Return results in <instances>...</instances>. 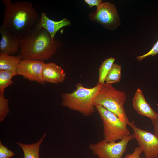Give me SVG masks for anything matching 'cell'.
I'll return each mask as SVG.
<instances>
[{
  "instance_id": "cell-6",
  "label": "cell",
  "mask_w": 158,
  "mask_h": 158,
  "mask_svg": "<svg viewBox=\"0 0 158 158\" xmlns=\"http://www.w3.org/2000/svg\"><path fill=\"white\" fill-rule=\"evenodd\" d=\"M133 139L131 135L118 142H107L103 140L90 144L89 148L99 158H122L129 142Z\"/></svg>"
},
{
  "instance_id": "cell-15",
  "label": "cell",
  "mask_w": 158,
  "mask_h": 158,
  "mask_svg": "<svg viewBox=\"0 0 158 158\" xmlns=\"http://www.w3.org/2000/svg\"><path fill=\"white\" fill-rule=\"evenodd\" d=\"M46 135V133H45L38 142L32 144H25L18 142H16L17 145L23 151V158H40L39 151L40 146Z\"/></svg>"
},
{
  "instance_id": "cell-23",
  "label": "cell",
  "mask_w": 158,
  "mask_h": 158,
  "mask_svg": "<svg viewBox=\"0 0 158 158\" xmlns=\"http://www.w3.org/2000/svg\"><path fill=\"white\" fill-rule=\"evenodd\" d=\"M85 1L88 4L90 8L94 6H96L98 7L103 3L101 0H85Z\"/></svg>"
},
{
  "instance_id": "cell-19",
  "label": "cell",
  "mask_w": 158,
  "mask_h": 158,
  "mask_svg": "<svg viewBox=\"0 0 158 158\" xmlns=\"http://www.w3.org/2000/svg\"><path fill=\"white\" fill-rule=\"evenodd\" d=\"M4 92L0 91V122H2L10 112L9 100L4 97Z\"/></svg>"
},
{
  "instance_id": "cell-10",
  "label": "cell",
  "mask_w": 158,
  "mask_h": 158,
  "mask_svg": "<svg viewBox=\"0 0 158 158\" xmlns=\"http://www.w3.org/2000/svg\"><path fill=\"white\" fill-rule=\"evenodd\" d=\"M1 37L0 41V53L13 55L19 52L20 39L13 35L5 27H0Z\"/></svg>"
},
{
  "instance_id": "cell-11",
  "label": "cell",
  "mask_w": 158,
  "mask_h": 158,
  "mask_svg": "<svg viewBox=\"0 0 158 158\" xmlns=\"http://www.w3.org/2000/svg\"><path fill=\"white\" fill-rule=\"evenodd\" d=\"M66 75L61 66L54 63H45L42 71V79L44 83L57 84L64 82Z\"/></svg>"
},
{
  "instance_id": "cell-14",
  "label": "cell",
  "mask_w": 158,
  "mask_h": 158,
  "mask_svg": "<svg viewBox=\"0 0 158 158\" xmlns=\"http://www.w3.org/2000/svg\"><path fill=\"white\" fill-rule=\"evenodd\" d=\"M22 60L20 54L14 56L0 53V70L16 73L18 67Z\"/></svg>"
},
{
  "instance_id": "cell-4",
  "label": "cell",
  "mask_w": 158,
  "mask_h": 158,
  "mask_svg": "<svg viewBox=\"0 0 158 158\" xmlns=\"http://www.w3.org/2000/svg\"><path fill=\"white\" fill-rule=\"evenodd\" d=\"M126 95L125 92L118 90L112 84H100L95 100V104L101 106L117 116L122 121L130 126L129 120L124 109Z\"/></svg>"
},
{
  "instance_id": "cell-24",
  "label": "cell",
  "mask_w": 158,
  "mask_h": 158,
  "mask_svg": "<svg viewBox=\"0 0 158 158\" xmlns=\"http://www.w3.org/2000/svg\"><path fill=\"white\" fill-rule=\"evenodd\" d=\"M151 120L154 127V134L158 137V114L156 118Z\"/></svg>"
},
{
  "instance_id": "cell-18",
  "label": "cell",
  "mask_w": 158,
  "mask_h": 158,
  "mask_svg": "<svg viewBox=\"0 0 158 158\" xmlns=\"http://www.w3.org/2000/svg\"><path fill=\"white\" fill-rule=\"evenodd\" d=\"M16 75V72L0 70V91L4 92L5 88L13 84L11 79Z\"/></svg>"
},
{
  "instance_id": "cell-2",
  "label": "cell",
  "mask_w": 158,
  "mask_h": 158,
  "mask_svg": "<svg viewBox=\"0 0 158 158\" xmlns=\"http://www.w3.org/2000/svg\"><path fill=\"white\" fill-rule=\"evenodd\" d=\"M2 1L5 7L2 25L20 40L38 20V13L30 2Z\"/></svg>"
},
{
  "instance_id": "cell-1",
  "label": "cell",
  "mask_w": 158,
  "mask_h": 158,
  "mask_svg": "<svg viewBox=\"0 0 158 158\" xmlns=\"http://www.w3.org/2000/svg\"><path fill=\"white\" fill-rule=\"evenodd\" d=\"M61 44L37 23L20 40L19 52L23 60L43 61L52 57Z\"/></svg>"
},
{
  "instance_id": "cell-8",
  "label": "cell",
  "mask_w": 158,
  "mask_h": 158,
  "mask_svg": "<svg viewBox=\"0 0 158 158\" xmlns=\"http://www.w3.org/2000/svg\"><path fill=\"white\" fill-rule=\"evenodd\" d=\"M130 126L133 131V138L142 149L145 158H157L158 137L154 133L137 127L134 121L131 122Z\"/></svg>"
},
{
  "instance_id": "cell-25",
  "label": "cell",
  "mask_w": 158,
  "mask_h": 158,
  "mask_svg": "<svg viewBox=\"0 0 158 158\" xmlns=\"http://www.w3.org/2000/svg\"><path fill=\"white\" fill-rule=\"evenodd\" d=\"M157 105L158 106V103L157 104Z\"/></svg>"
},
{
  "instance_id": "cell-13",
  "label": "cell",
  "mask_w": 158,
  "mask_h": 158,
  "mask_svg": "<svg viewBox=\"0 0 158 158\" xmlns=\"http://www.w3.org/2000/svg\"><path fill=\"white\" fill-rule=\"evenodd\" d=\"M37 23L40 27L44 28L49 33L53 39H54L56 33L59 29L71 24L70 20L66 18L59 21L52 20L44 12L41 13Z\"/></svg>"
},
{
  "instance_id": "cell-7",
  "label": "cell",
  "mask_w": 158,
  "mask_h": 158,
  "mask_svg": "<svg viewBox=\"0 0 158 158\" xmlns=\"http://www.w3.org/2000/svg\"><path fill=\"white\" fill-rule=\"evenodd\" d=\"M89 16L90 20L110 30H114L121 24L116 7L107 2H103L95 12L90 14Z\"/></svg>"
},
{
  "instance_id": "cell-16",
  "label": "cell",
  "mask_w": 158,
  "mask_h": 158,
  "mask_svg": "<svg viewBox=\"0 0 158 158\" xmlns=\"http://www.w3.org/2000/svg\"><path fill=\"white\" fill-rule=\"evenodd\" d=\"M116 59L111 57L105 59L102 63L99 69V80L98 83L102 84L105 83L106 77L114 64Z\"/></svg>"
},
{
  "instance_id": "cell-9",
  "label": "cell",
  "mask_w": 158,
  "mask_h": 158,
  "mask_svg": "<svg viewBox=\"0 0 158 158\" xmlns=\"http://www.w3.org/2000/svg\"><path fill=\"white\" fill-rule=\"evenodd\" d=\"M44 64L43 61L38 60H22L18 67L16 75L44 85L45 83L42 79V71Z\"/></svg>"
},
{
  "instance_id": "cell-5",
  "label": "cell",
  "mask_w": 158,
  "mask_h": 158,
  "mask_svg": "<svg viewBox=\"0 0 158 158\" xmlns=\"http://www.w3.org/2000/svg\"><path fill=\"white\" fill-rule=\"evenodd\" d=\"M95 107L102 121L104 140L106 142H116L130 135L127 125L115 114L101 106Z\"/></svg>"
},
{
  "instance_id": "cell-3",
  "label": "cell",
  "mask_w": 158,
  "mask_h": 158,
  "mask_svg": "<svg viewBox=\"0 0 158 158\" xmlns=\"http://www.w3.org/2000/svg\"><path fill=\"white\" fill-rule=\"evenodd\" d=\"M100 84L90 88L85 87L78 83L76 89L72 92L63 93L61 95L62 105L70 109L79 112L85 116H90L95 112V100Z\"/></svg>"
},
{
  "instance_id": "cell-22",
  "label": "cell",
  "mask_w": 158,
  "mask_h": 158,
  "mask_svg": "<svg viewBox=\"0 0 158 158\" xmlns=\"http://www.w3.org/2000/svg\"><path fill=\"white\" fill-rule=\"evenodd\" d=\"M142 152V150L140 147H137L132 153L127 154L124 158H140V155Z\"/></svg>"
},
{
  "instance_id": "cell-21",
  "label": "cell",
  "mask_w": 158,
  "mask_h": 158,
  "mask_svg": "<svg viewBox=\"0 0 158 158\" xmlns=\"http://www.w3.org/2000/svg\"><path fill=\"white\" fill-rule=\"evenodd\" d=\"M14 155V153L4 145L0 141V158H9Z\"/></svg>"
},
{
  "instance_id": "cell-12",
  "label": "cell",
  "mask_w": 158,
  "mask_h": 158,
  "mask_svg": "<svg viewBox=\"0 0 158 158\" xmlns=\"http://www.w3.org/2000/svg\"><path fill=\"white\" fill-rule=\"evenodd\" d=\"M133 105L138 114L150 118H155L158 114L145 99L142 90L138 88L133 99Z\"/></svg>"
},
{
  "instance_id": "cell-17",
  "label": "cell",
  "mask_w": 158,
  "mask_h": 158,
  "mask_svg": "<svg viewBox=\"0 0 158 158\" xmlns=\"http://www.w3.org/2000/svg\"><path fill=\"white\" fill-rule=\"evenodd\" d=\"M121 65L114 64L107 75L105 80V83L107 84H112L119 82L121 78Z\"/></svg>"
},
{
  "instance_id": "cell-20",
  "label": "cell",
  "mask_w": 158,
  "mask_h": 158,
  "mask_svg": "<svg viewBox=\"0 0 158 158\" xmlns=\"http://www.w3.org/2000/svg\"><path fill=\"white\" fill-rule=\"evenodd\" d=\"M158 53V39L150 50L145 54L136 57L138 61H141L145 58L149 56H154Z\"/></svg>"
}]
</instances>
